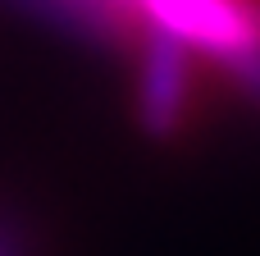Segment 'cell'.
<instances>
[{
    "label": "cell",
    "mask_w": 260,
    "mask_h": 256,
    "mask_svg": "<svg viewBox=\"0 0 260 256\" xmlns=\"http://www.w3.org/2000/svg\"><path fill=\"white\" fill-rule=\"evenodd\" d=\"M142 32L183 41L260 110V0H128Z\"/></svg>",
    "instance_id": "cell-1"
},
{
    "label": "cell",
    "mask_w": 260,
    "mask_h": 256,
    "mask_svg": "<svg viewBox=\"0 0 260 256\" xmlns=\"http://www.w3.org/2000/svg\"><path fill=\"white\" fill-rule=\"evenodd\" d=\"M133 50H137V119L146 133L169 137L192 105L197 55L165 32H142Z\"/></svg>",
    "instance_id": "cell-2"
},
{
    "label": "cell",
    "mask_w": 260,
    "mask_h": 256,
    "mask_svg": "<svg viewBox=\"0 0 260 256\" xmlns=\"http://www.w3.org/2000/svg\"><path fill=\"white\" fill-rule=\"evenodd\" d=\"M5 5L32 14L87 46H105V50H128L142 37L128 0H5Z\"/></svg>",
    "instance_id": "cell-3"
},
{
    "label": "cell",
    "mask_w": 260,
    "mask_h": 256,
    "mask_svg": "<svg viewBox=\"0 0 260 256\" xmlns=\"http://www.w3.org/2000/svg\"><path fill=\"white\" fill-rule=\"evenodd\" d=\"M27 252H32L27 224L14 211H0V256H27Z\"/></svg>",
    "instance_id": "cell-4"
}]
</instances>
